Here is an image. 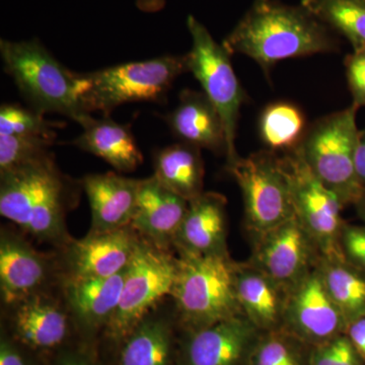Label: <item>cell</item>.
I'll list each match as a JSON object with an SVG mask.
<instances>
[{"instance_id":"cell-1","label":"cell","mask_w":365,"mask_h":365,"mask_svg":"<svg viewBox=\"0 0 365 365\" xmlns=\"http://www.w3.org/2000/svg\"><path fill=\"white\" fill-rule=\"evenodd\" d=\"M332 32L302 4L254 0L222 44L232 56L253 59L268 76L282 60L337 51Z\"/></svg>"},{"instance_id":"cell-2","label":"cell","mask_w":365,"mask_h":365,"mask_svg":"<svg viewBox=\"0 0 365 365\" xmlns=\"http://www.w3.org/2000/svg\"><path fill=\"white\" fill-rule=\"evenodd\" d=\"M81 182L66 176L54 155L0 173V215L36 240L64 248L71 237L66 215Z\"/></svg>"},{"instance_id":"cell-3","label":"cell","mask_w":365,"mask_h":365,"mask_svg":"<svg viewBox=\"0 0 365 365\" xmlns=\"http://www.w3.org/2000/svg\"><path fill=\"white\" fill-rule=\"evenodd\" d=\"M177 253V278L170 297L182 331L198 330L242 314L235 292L237 262L230 254Z\"/></svg>"},{"instance_id":"cell-4","label":"cell","mask_w":365,"mask_h":365,"mask_svg":"<svg viewBox=\"0 0 365 365\" xmlns=\"http://www.w3.org/2000/svg\"><path fill=\"white\" fill-rule=\"evenodd\" d=\"M188 71L185 55H165L100 71L78 73V100L86 114L110 117L119 106L133 102L162 103L181 74Z\"/></svg>"},{"instance_id":"cell-5","label":"cell","mask_w":365,"mask_h":365,"mask_svg":"<svg viewBox=\"0 0 365 365\" xmlns=\"http://www.w3.org/2000/svg\"><path fill=\"white\" fill-rule=\"evenodd\" d=\"M4 68L30 108L71 118L76 123L88 117L78 100V72L68 71L38 39L0 41Z\"/></svg>"},{"instance_id":"cell-6","label":"cell","mask_w":365,"mask_h":365,"mask_svg":"<svg viewBox=\"0 0 365 365\" xmlns=\"http://www.w3.org/2000/svg\"><path fill=\"white\" fill-rule=\"evenodd\" d=\"M357 111L359 108L351 105L314 122L295 150L314 176L339 197L344 206L354 205L364 192L355 169L360 131Z\"/></svg>"},{"instance_id":"cell-7","label":"cell","mask_w":365,"mask_h":365,"mask_svg":"<svg viewBox=\"0 0 365 365\" xmlns=\"http://www.w3.org/2000/svg\"><path fill=\"white\" fill-rule=\"evenodd\" d=\"M178 272V257L140 237L128 267L116 313L106 328L119 344L165 297H170Z\"/></svg>"},{"instance_id":"cell-8","label":"cell","mask_w":365,"mask_h":365,"mask_svg":"<svg viewBox=\"0 0 365 365\" xmlns=\"http://www.w3.org/2000/svg\"><path fill=\"white\" fill-rule=\"evenodd\" d=\"M187 26L192 46L187 53L188 71L203 88V93L220 113L227 137V165L240 158L235 148L240 111L247 96L222 44L213 39L206 26L190 14Z\"/></svg>"},{"instance_id":"cell-9","label":"cell","mask_w":365,"mask_h":365,"mask_svg":"<svg viewBox=\"0 0 365 365\" xmlns=\"http://www.w3.org/2000/svg\"><path fill=\"white\" fill-rule=\"evenodd\" d=\"M227 170L241 189L245 227L252 239L294 217L287 173L275 153L240 157Z\"/></svg>"},{"instance_id":"cell-10","label":"cell","mask_w":365,"mask_h":365,"mask_svg":"<svg viewBox=\"0 0 365 365\" xmlns=\"http://www.w3.org/2000/svg\"><path fill=\"white\" fill-rule=\"evenodd\" d=\"M280 158L289 182L294 215L323 258L345 261L340 246L344 204L314 176L297 150Z\"/></svg>"},{"instance_id":"cell-11","label":"cell","mask_w":365,"mask_h":365,"mask_svg":"<svg viewBox=\"0 0 365 365\" xmlns=\"http://www.w3.org/2000/svg\"><path fill=\"white\" fill-rule=\"evenodd\" d=\"M252 240L249 263L287 292L318 265L322 257L295 215Z\"/></svg>"},{"instance_id":"cell-12","label":"cell","mask_w":365,"mask_h":365,"mask_svg":"<svg viewBox=\"0 0 365 365\" xmlns=\"http://www.w3.org/2000/svg\"><path fill=\"white\" fill-rule=\"evenodd\" d=\"M348 323L331 299L318 265L287 292L282 329L311 346L346 334Z\"/></svg>"},{"instance_id":"cell-13","label":"cell","mask_w":365,"mask_h":365,"mask_svg":"<svg viewBox=\"0 0 365 365\" xmlns=\"http://www.w3.org/2000/svg\"><path fill=\"white\" fill-rule=\"evenodd\" d=\"M184 333L177 365H249L262 332L240 314Z\"/></svg>"},{"instance_id":"cell-14","label":"cell","mask_w":365,"mask_h":365,"mask_svg":"<svg viewBox=\"0 0 365 365\" xmlns=\"http://www.w3.org/2000/svg\"><path fill=\"white\" fill-rule=\"evenodd\" d=\"M140 235L131 227L90 232L72 239L64 247L66 277L108 278L124 272L130 263Z\"/></svg>"},{"instance_id":"cell-15","label":"cell","mask_w":365,"mask_h":365,"mask_svg":"<svg viewBox=\"0 0 365 365\" xmlns=\"http://www.w3.org/2000/svg\"><path fill=\"white\" fill-rule=\"evenodd\" d=\"M11 336L31 352L61 351L73 323L68 309L47 292L33 295L11 306Z\"/></svg>"},{"instance_id":"cell-16","label":"cell","mask_w":365,"mask_h":365,"mask_svg":"<svg viewBox=\"0 0 365 365\" xmlns=\"http://www.w3.org/2000/svg\"><path fill=\"white\" fill-rule=\"evenodd\" d=\"M51 260L34 249L25 237L2 228L0 237V292L11 307L46 292L52 277Z\"/></svg>"},{"instance_id":"cell-17","label":"cell","mask_w":365,"mask_h":365,"mask_svg":"<svg viewBox=\"0 0 365 365\" xmlns=\"http://www.w3.org/2000/svg\"><path fill=\"white\" fill-rule=\"evenodd\" d=\"M189 207V201L151 176L140 180L135 212L130 227L151 244L165 250L175 239Z\"/></svg>"},{"instance_id":"cell-18","label":"cell","mask_w":365,"mask_h":365,"mask_svg":"<svg viewBox=\"0 0 365 365\" xmlns=\"http://www.w3.org/2000/svg\"><path fill=\"white\" fill-rule=\"evenodd\" d=\"M125 271L108 278L66 277L63 292L66 307L74 325L85 337L105 331L116 313Z\"/></svg>"},{"instance_id":"cell-19","label":"cell","mask_w":365,"mask_h":365,"mask_svg":"<svg viewBox=\"0 0 365 365\" xmlns=\"http://www.w3.org/2000/svg\"><path fill=\"white\" fill-rule=\"evenodd\" d=\"M81 182L90 202V232H111L130 227L140 180L109 172L86 175Z\"/></svg>"},{"instance_id":"cell-20","label":"cell","mask_w":365,"mask_h":365,"mask_svg":"<svg viewBox=\"0 0 365 365\" xmlns=\"http://www.w3.org/2000/svg\"><path fill=\"white\" fill-rule=\"evenodd\" d=\"M227 199L216 192H203L189 201L174 248L200 255L228 253Z\"/></svg>"},{"instance_id":"cell-21","label":"cell","mask_w":365,"mask_h":365,"mask_svg":"<svg viewBox=\"0 0 365 365\" xmlns=\"http://www.w3.org/2000/svg\"><path fill=\"white\" fill-rule=\"evenodd\" d=\"M170 131L182 143L227 155L225 126L220 113L203 91H182L179 104L165 116Z\"/></svg>"},{"instance_id":"cell-22","label":"cell","mask_w":365,"mask_h":365,"mask_svg":"<svg viewBox=\"0 0 365 365\" xmlns=\"http://www.w3.org/2000/svg\"><path fill=\"white\" fill-rule=\"evenodd\" d=\"M235 292L242 313L261 332L282 328L287 292L249 262L237 263Z\"/></svg>"},{"instance_id":"cell-23","label":"cell","mask_w":365,"mask_h":365,"mask_svg":"<svg viewBox=\"0 0 365 365\" xmlns=\"http://www.w3.org/2000/svg\"><path fill=\"white\" fill-rule=\"evenodd\" d=\"M83 132L72 143L109 163L118 172L130 173L143 163L130 126L110 117L96 119L88 115L81 122Z\"/></svg>"},{"instance_id":"cell-24","label":"cell","mask_w":365,"mask_h":365,"mask_svg":"<svg viewBox=\"0 0 365 365\" xmlns=\"http://www.w3.org/2000/svg\"><path fill=\"white\" fill-rule=\"evenodd\" d=\"M118 345V365H177L174 323L157 309Z\"/></svg>"},{"instance_id":"cell-25","label":"cell","mask_w":365,"mask_h":365,"mask_svg":"<svg viewBox=\"0 0 365 365\" xmlns=\"http://www.w3.org/2000/svg\"><path fill=\"white\" fill-rule=\"evenodd\" d=\"M153 168V176L187 201L204 192V163L198 146L182 141L167 146L155 153Z\"/></svg>"},{"instance_id":"cell-26","label":"cell","mask_w":365,"mask_h":365,"mask_svg":"<svg viewBox=\"0 0 365 365\" xmlns=\"http://www.w3.org/2000/svg\"><path fill=\"white\" fill-rule=\"evenodd\" d=\"M318 269L331 299L348 325L365 317V277L361 271L343 260L321 257Z\"/></svg>"},{"instance_id":"cell-27","label":"cell","mask_w":365,"mask_h":365,"mask_svg":"<svg viewBox=\"0 0 365 365\" xmlns=\"http://www.w3.org/2000/svg\"><path fill=\"white\" fill-rule=\"evenodd\" d=\"M307 129L304 113L299 106L289 102L268 105L259 120L261 140L273 153H288L297 150Z\"/></svg>"},{"instance_id":"cell-28","label":"cell","mask_w":365,"mask_h":365,"mask_svg":"<svg viewBox=\"0 0 365 365\" xmlns=\"http://www.w3.org/2000/svg\"><path fill=\"white\" fill-rule=\"evenodd\" d=\"M300 4L349 41L353 49L365 48V0H302Z\"/></svg>"},{"instance_id":"cell-29","label":"cell","mask_w":365,"mask_h":365,"mask_svg":"<svg viewBox=\"0 0 365 365\" xmlns=\"http://www.w3.org/2000/svg\"><path fill=\"white\" fill-rule=\"evenodd\" d=\"M312 347L282 328L262 332L249 365H311Z\"/></svg>"},{"instance_id":"cell-30","label":"cell","mask_w":365,"mask_h":365,"mask_svg":"<svg viewBox=\"0 0 365 365\" xmlns=\"http://www.w3.org/2000/svg\"><path fill=\"white\" fill-rule=\"evenodd\" d=\"M54 140L40 135H0V173L52 155Z\"/></svg>"},{"instance_id":"cell-31","label":"cell","mask_w":365,"mask_h":365,"mask_svg":"<svg viewBox=\"0 0 365 365\" xmlns=\"http://www.w3.org/2000/svg\"><path fill=\"white\" fill-rule=\"evenodd\" d=\"M63 124L46 119L45 115L18 104L0 108V135H40L56 138V129Z\"/></svg>"},{"instance_id":"cell-32","label":"cell","mask_w":365,"mask_h":365,"mask_svg":"<svg viewBox=\"0 0 365 365\" xmlns=\"http://www.w3.org/2000/svg\"><path fill=\"white\" fill-rule=\"evenodd\" d=\"M361 360L346 334L312 347L311 365H362Z\"/></svg>"},{"instance_id":"cell-33","label":"cell","mask_w":365,"mask_h":365,"mask_svg":"<svg viewBox=\"0 0 365 365\" xmlns=\"http://www.w3.org/2000/svg\"><path fill=\"white\" fill-rule=\"evenodd\" d=\"M346 78L352 105L365 107V48L353 49L344 60Z\"/></svg>"},{"instance_id":"cell-34","label":"cell","mask_w":365,"mask_h":365,"mask_svg":"<svg viewBox=\"0 0 365 365\" xmlns=\"http://www.w3.org/2000/svg\"><path fill=\"white\" fill-rule=\"evenodd\" d=\"M340 246L345 261L365 272V225L345 223L341 234Z\"/></svg>"},{"instance_id":"cell-35","label":"cell","mask_w":365,"mask_h":365,"mask_svg":"<svg viewBox=\"0 0 365 365\" xmlns=\"http://www.w3.org/2000/svg\"><path fill=\"white\" fill-rule=\"evenodd\" d=\"M0 365H36L29 356V350L19 344L6 332L0 339Z\"/></svg>"},{"instance_id":"cell-36","label":"cell","mask_w":365,"mask_h":365,"mask_svg":"<svg viewBox=\"0 0 365 365\" xmlns=\"http://www.w3.org/2000/svg\"><path fill=\"white\" fill-rule=\"evenodd\" d=\"M51 365H97L83 350H61L55 355Z\"/></svg>"},{"instance_id":"cell-37","label":"cell","mask_w":365,"mask_h":365,"mask_svg":"<svg viewBox=\"0 0 365 365\" xmlns=\"http://www.w3.org/2000/svg\"><path fill=\"white\" fill-rule=\"evenodd\" d=\"M346 335L362 360H365V317L353 321L348 325Z\"/></svg>"},{"instance_id":"cell-38","label":"cell","mask_w":365,"mask_h":365,"mask_svg":"<svg viewBox=\"0 0 365 365\" xmlns=\"http://www.w3.org/2000/svg\"><path fill=\"white\" fill-rule=\"evenodd\" d=\"M355 169H356L360 187L365 191V128L359 131L356 157H355Z\"/></svg>"},{"instance_id":"cell-39","label":"cell","mask_w":365,"mask_h":365,"mask_svg":"<svg viewBox=\"0 0 365 365\" xmlns=\"http://www.w3.org/2000/svg\"><path fill=\"white\" fill-rule=\"evenodd\" d=\"M136 6L143 13H158L165 6V0H136Z\"/></svg>"},{"instance_id":"cell-40","label":"cell","mask_w":365,"mask_h":365,"mask_svg":"<svg viewBox=\"0 0 365 365\" xmlns=\"http://www.w3.org/2000/svg\"><path fill=\"white\" fill-rule=\"evenodd\" d=\"M354 206L356 207L357 213H359L361 220L365 222V191L362 192L361 196L355 202Z\"/></svg>"}]
</instances>
